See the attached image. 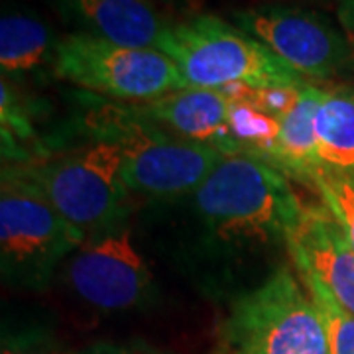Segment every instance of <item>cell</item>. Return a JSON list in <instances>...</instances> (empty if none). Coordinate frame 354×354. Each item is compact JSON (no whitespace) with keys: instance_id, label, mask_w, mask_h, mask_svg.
Listing matches in <instances>:
<instances>
[{"instance_id":"1","label":"cell","mask_w":354,"mask_h":354,"mask_svg":"<svg viewBox=\"0 0 354 354\" xmlns=\"http://www.w3.org/2000/svg\"><path fill=\"white\" fill-rule=\"evenodd\" d=\"M181 201V254L197 281L213 291L244 293L290 256L304 203L286 174L252 156H225ZM252 290L248 286V291Z\"/></svg>"},{"instance_id":"2","label":"cell","mask_w":354,"mask_h":354,"mask_svg":"<svg viewBox=\"0 0 354 354\" xmlns=\"http://www.w3.org/2000/svg\"><path fill=\"white\" fill-rule=\"evenodd\" d=\"M124 150L99 136L71 152L46 160L4 164L2 171L26 181L87 239L127 223L130 191L122 179Z\"/></svg>"},{"instance_id":"3","label":"cell","mask_w":354,"mask_h":354,"mask_svg":"<svg viewBox=\"0 0 354 354\" xmlns=\"http://www.w3.org/2000/svg\"><path fill=\"white\" fill-rule=\"evenodd\" d=\"M160 51L176 62L191 88H213L241 97L248 91L307 85L304 75L262 41L213 14L169 24Z\"/></svg>"},{"instance_id":"4","label":"cell","mask_w":354,"mask_h":354,"mask_svg":"<svg viewBox=\"0 0 354 354\" xmlns=\"http://www.w3.org/2000/svg\"><path fill=\"white\" fill-rule=\"evenodd\" d=\"M223 354H330L327 330L295 268L236 295L221 329Z\"/></svg>"},{"instance_id":"5","label":"cell","mask_w":354,"mask_h":354,"mask_svg":"<svg viewBox=\"0 0 354 354\" xmlns=\"http://www.w3.org/2000/svg\"><path fill=\"white\" fill-rule=\"evenodd\" d=\"M87 236L55 211L46 197L2 171L0 268L12 290L44 291L55 270L83 246Z\"/></svg>"},{"instance_id":"6","label":"cell","mask_w":354,"mask_h":354,"mask_svg":"<svg viewBox=\"0 0 354 354\" xmlns=\"http://www.w3.org/2000/svg\"><path fill=\"white\" fill-rule=\"evenodd\" d=\"M102 136L124 150L122 179L130 195L177 201L191 195L213 174L225 153L201 142L181 138L130 114L122 104H109Z\"/></svg>"},{"instance_id":"7","label":"cell","mask_w":354,"mask_h":354,"mask_svg":"<svg viewBox=\"0 0 354 354\" xmlns=\"http://www.w3.org/2000/svg\"><path fill=\"white\" fill-rule=\"evenodd\" d=\"M53 75L116 102H146L191 88L164 51L130 48L83 32L57 41Z\"/></svg>"},{"instance_id":"8","label":"cell","mask_w":354,"mask_h":354,"mask_svg":"<svg viewBox=\"0 0 354 354\" xmlns=\"http://www.w3.org/2000/svg\"><path fill=\"white\" fill-rule=\"evenodd\" d=\"M232 22L305 79L329 81L354 71V44L325 16L290 6H256L236 10Z\"/></svg>"},{"instance_id":"9","label":"cell","mask_w":354,"mask_h":354,"mask_svg":"<svg viewBox=\"0 0 354 354\" xmlns=\"http://www.w3.org/2000/svg\"><path fill=\"white\" fill-rule=\"evenodd\" d=\"M65 279L81 301L101 311H128L148 304L153 274L127 225L83 242L65 262Z\"/></svg>"},{"instance_id":"10","label":"cell","mask_w":354,"mask_h":354,"mask_svg":"<svg viewBox=\"0 0 354 354\" xmlns=\"http://www.w3.org/2000/svg\"><path fill=\"white\" fill-rule=\"evenodd\" d=\"M290 260L309 266L335 299L354 313V250L325 203H304L290 241Z\"/></svg>"},{"instance_id":"11","label":"cell","mask_w":354,"mask_h":354,"mask_svg":"<svg viewBox=\"0 0 354 354\" xmlns=\"http://www.w3.org/2000/svg\"><path fill=\"white\" fill-rule=\"evenodd\" d=\"M128 113L181 138L230 156L228 118L232 97L213 88H183L146 102H124Z\"/></svg>"},{"instance_id":"12","label":"cell","mask_w":354,"mask_h":354,"mask_svg":"<svg viewBox=\"0 0 354 354\" xmlns=\"http://www.w3.org/2000/svg\"><path fill=\"white\" fill-rule=\"evenodd\" d=\"M83 34L130 48L160 50L169 24L146 0H55Z\"/></svg>"},{"instance_id":"13","label":"cell","mask_w":354,"mask_h":354,"mask_svg":"<svg viewBox=\"0 0 354 354\" xmlns=\"http://www.w3.org/2000/svg\"><path fill=\"white\" fill-rule=\"evenodd\" d=\"M323 87L301 85L295 88L293 99L279 114V136L276 165L297 176H311L319 167L317 160L315 116Z\"/></svg>"},{"instance_id":"14","label":"cell","mask_w":354,"mask_h":354,"mask_svg":"<svg viewBox=\"0 0 354 354\" xmlns=\"http://www.w3.org/2000/svg\"><path fill=\"white\" fill-rule=\"evenodd\" d=\"M57 41L51 30L36 16L24 12L2 14L0 18V71L2 77L38 73L48 65L53 71Z\"/></svg>"},{"instance_id":"15","label":"cell","mask_w":354,"mask_h":354,"mask_svg":"<svg viewBox=\"0 0 354 354\" xmlns=\"http://www.w3.org/2000/svg\"><path fill=\"white\" fill-rule=\"evenodd\" d=\"M315 130L319 165L354 174V88H323Z\"/></svg>"},{"instance_id":"16","label":"cell","mask_w":354,"mask_h":354,"mask_svg":"<svg viewBox=\"0 0 354 354\" xmlns=\"http://www.w3.org/2000/svg\"><path fill=\"white\" fill-rule=\"evenodd\" d=\"M305 290L311 295L327 330L330 354H354V313L344 309L315 272L299 260H291Z\"/></svg>"},{"instance_id":"17","label":"cell","mask_w":354,"mask_h":354,"mask_svg":"<svg viewBox=\"0 0 354 354\" xmlns=\"http://www.w3.org/2000/svg\"><path fill=\"white\" fill-rule=\"evenodd\" d=\"M354 250V174L319 165L309 176Z\"/></svg>"},{"instance_id":"18","label":"cell","mask_w":354,"mask_h":354,"mask_svg":"<svg viewBox=\"0 0 354 354\" xmlns=\"http://www.w3.org/2000/svg\"><path fill=\"white\" fill-rule=\"evenodd\" d=\"M0 354H71L48 333L28 330L20 335H4Z\"/></svg>"},{"instance_id":"19","label":"cell","mask_w":354,"mask_h":354,"mask_svg":"<svg viewBox=\"0 0 354 354\" xmlns=\"http://www.w3.org/2000/svg\"><path fill=\"white\" fill-rule=\"evenodd\" d=\"M77 354H162L148 346H140V344H114V342H99L93 344L85 351Z\"/></svg>"},{"instance_id":"20","label":"cell","mask_w":354,"mask_h":354,"mask_svg":"<svg viewBox=\"0 0 354 354\" xmlns=\"http://www.w3.org/2000/svg\"><path fill=\"white\" fill-rule=\"evenodd\" d=\"M339 18L346 30L354 32V0H342L339 8Z\"/></svg>"}]
</instances>
